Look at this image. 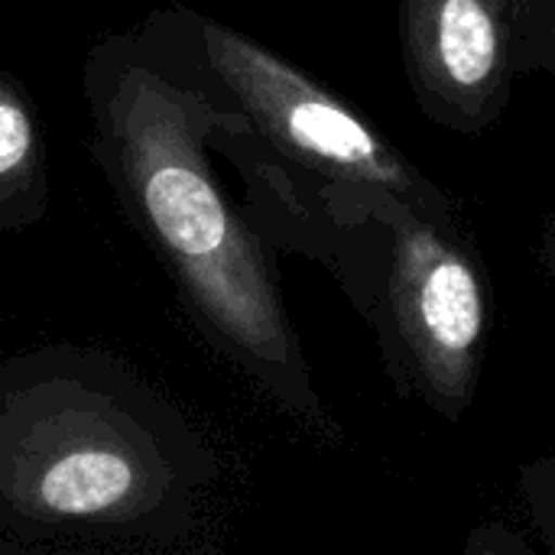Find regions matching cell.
<instances>
[{"label": "cell", "instance_id": "cell-1", "mask_svg": "<svg viewBox=\"0 0 555 555\" xmlns=\"http://www.w3.org/2000/svg\"><path fill=\"white\" fill-rule=\"evenodd\" d=\"M81 94L91 156L208 348L302 429L338 436L286 312L276 250L211 166L218 104L140 23L91 42Z\"/></svg>", "mask_w": 555, "mask_h": 555}, {"label": "cell", "instance_id": "cell-2", "mask_svg": "<svg viewBox=\"0 0 555 555\" xmlns=\"http://www.w3.org/2000/svg\"><path fill=\"white\" fill-rule=\"evenodd\" d=\"M208 146L241 176V205L260 237L332 273L397 397L459 423L478 400L491 341V280L462 215L296 172L221 104Z\"/></svg>", "mask_w": 555, "mask_h": 555}, {"label": "cell", "instance_id": "cell-3", "mask_svg": "<svg viewBox=\"0 0 555 555\" xmlns=\"http://www.w3.org/2000/svg\"><path fill=\"white\" fill-rule=\"evenodd\" d=\"M211 475L195 429L114 354L0 361V527L169 540Z\"/></svg>", "mask_w": 555, "mask_h": 555}, {"label": "cell", "instance_id": "cell-4", "mask_svg": "<svg viewBox=\"0 0 555 555\" xmlns=\"http://www.w3.org/2000/svg\"><path fill=\"white\" fill-rule=\"evenodd\" d=\"M140 26L283 166L322 182L390 189L426 208L459 211L455 198L367 114L254 36L185 3L156 7Z\"/></svg>", "mask_w": 555, "mask_h": 555}, {"label": "cell", "instance_id": "cell-5", "mask_svg": "<svg viewBox=\"0 0 555 555\" xmlns=\"http://www.w3.org/2000/svg\"><path fill=\"white\" fill-rule=\"evenodd\" d=\"M400 59L420 114L462 137L504 117L520 75L504 0H400Z\"/></svg>", "mask_w": 555, "mask_h": 555}, {"label": "cell", "instance_id": "cell-6", "mask_svg": "<svg viewBox=\"0 0 555 555\" xmlns=\"http://www.w3.org/2000/svg\"><path fill=\"white\" fill-rule=\"evenodd\" d=\"M52 205L49 133L26 85L0 65V231L46 221Z\"/></svg>", "mask_w": 555, "mask_h": 555}, {"label": "cell", "instance_id": "cell-7", "mask_svg": "<svg viewBox=\"0 0 555 555\" xmlns=\"http://www.w3.org/2000/svg\"><path fill=\"white\" fill-rule=\"evenodd\" d=\"M517 68L555 78V0H504Z\"/></svg>", "mask_w": 555, "mask_h": 555}, {"label": "cell", "instance_id": "cell-8", "mask_svg": "<svg viewBox=\"0 0 555 555\" xmlns=\"http://www.w3.org/2000/svg\"><path fill=\"white\" fill-rule=\"evenodd\" d=\"M517 488L533 533L550 553H555V452L527 462L520 468Z\"/></svg>", "mask_w": 555, "mask_h": 555}, {"label": "cell", "instance_id": "cell-9", "mask_svg": "<svg viewBox=\"0 0 555 555\" xmlns=\"http://www.w3.org/2000/svg\"><path fill=\"white\" fill-rule=\"evenodd\" d=\"M540 263H543L550 283L555 286V211L546 218V228H543V237H540Z\"/></svg>", "mask_w": 555, "mask_h": 555}]
</instances>
